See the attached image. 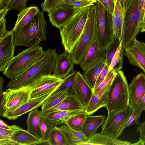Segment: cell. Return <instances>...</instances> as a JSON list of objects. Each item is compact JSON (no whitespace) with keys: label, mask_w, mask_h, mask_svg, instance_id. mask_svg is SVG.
Here are the masks:
<instances>
[{"label":"cell","mask_w":145,"mask_h":145,"mask_svg":"<svg viewBox=\"0 0 145 145\" xmlns=\"http://www.w3.org/2000/svg\"><path fill=\"white\" fill-rule=\"evenodd\" d=\"M133 105L130 103L125 108L112 114H108L102 125L101 133L118 138L125 129V127L132 114Z\"/></svg>","instance_id":"9"},{"label":"cell","mask_w":145,"mask_h":145,"mask_svg":"<svg viewBox=\"0 0 145 145\" xmlns=\"http://www.w3.org/2000/svg\"><path fill=\"white\" fill-rule=\"evenodd\" d=\"M72 0H58L53 9L59 7L63 5H68Z\"/></svg>","instance_id":"51"},{"label":"cell","mask_w":145,"mask_h":145,"mask_svg":"<svg viewBox=\"0 0 145 145\" xmlns=\"http://www.w3.org/2000/svg\"><path fill=\"white\" fill-rule=\"evenodd\" d=\"M140 31L141 32H145V24L142 28L140 30Z\"/></svg>","instance_id":"56"},{"label":"cell","mask_w":145,"mask_h":145,"mask_svg":"<svg viewBox=\"0 0 145 145\" xmlns=\"http://www.w3.org/2000/svg\"><path fill=\"white\" fill-rule=\"evenodd\" d=\"M64 132L68 140V145H78L86 142L88 138L81 131L74 130L65 123L60 127Z\"/></svg>","instance_id":"29"},{"label":"cell","mask_w":145,"mask_h":145,"mask_svg":"<svg viewBox=\"0 0 145 145\" xmlns=\"http://www.w3.org/2000/svg\"><path fill=\"white\" fill-rule=\"evenodd\" d=\"M58 56L56 49H48L42 57L27 72L16 79L11 80L7 87L16 89L30 86L40 77L52 74Z\"/></svg>","instance_id":"1"},{"label":"cell","mask_w":145,"mask_h":145,"mask_svg":"<svg viewBox=\"0 0 145 145\" xmlns=\"http://www.w3.org/2000/svg\"><path fill=\"white\" fill-rule=\"evenodd\" d=\"M86 107L73 93H69L61 102L51 108L40 111V114L45 116L54 112L61 111H85Z\"/></svg>","instance_id":"15"},{"label":"cell","mask_w":145,"mask_h":145,"mask_svg":"<svg viewBox=\"0 0 145 145\" xmlns=\"http://www.w3.org/2000/svg\"><path fill=\"white\" fill-rule=\"evenodd\" d=\"M47 141L50 145H68L67 139L64 132L56 126L50 131Z\"/></svg>","instance_id":"31"},{"label":"cell","mask_w":145,"mask_h":145,"mask_svg":"<svg viewBox=\"0 0 145 145\" xmlns=\"http://www.w3.org/2000/svg\"><path fill=\"white\" fill-rule=\"evenodd\" d=\"M123 9L125 11L129 3L130 0H120Z\"/></svg>","instance_id":"54"},{"label":"cell","mask_w":145,"mask_h":145,"mask_svg":"<svg viewBox=\"0 0 145 145\" xmlns=\"http://www.w3.org/2000/svg\"><path fill=\"white\" fill-rule=\"evenodd\" d=\"M96 13L95 4L91 6L82 33L70 54L74 64H79L82 61L95 39Z\"/></svg>","instance_id":"6"},{"label":"cell","mask_w":145,"mask_h":145,"mask_svg":"<svg viewBox=\"0 0 145 145\" xmlns=\"http://www.w3.org/2000/svg\"><path fill=\"white\" fill-rule=\"evenodd\" d=\"M74 10L73 7L65 4L52 9L48 12V15L52 24L59 28L72 15Z\"/></svg>","instance_id":"19"},{"label":"cell","mask_w":145,"mask_h":145,"mask_svg":"<svg viewBox=\"0 0 145 145\" xmlns=\"http://www.w3.org/2000/svg\"><path fill=\"white\" fill-rule=\"evenodd\" d=\"M125 11L120 0H117L112 15V22L115 35L121 41L124 24Z\"/></svg>","instance_id":"24"},{"label":"cell","mask_w":145,"mask_h":145,"mask_svg":"<svg viewBox=\"0 0 145 145\" xmlns=\"http://www.w3.org/2000/svg\"><path fill=\"white\" fill-rule=\"evenodd\" d=\"M6 20L5 17L0 19V40L7 33L6 27Z\"/></svg>","instance_id":"47"},{"label":"cell","mask_w":145,"mask_h":145,"mask_svg":"<svg viewBox=\"0 0 145 145\" xmlns=\"http://www.w3.org/2000/svg\"><path fill=\"white\" fill-rule=\"evenodd\" d=\"M139 3L142 23L145 12V0H139Z\"/></svg>","instance_id":"48"},{"label":"cell","mask_w":145,"mask_h":145,"mask_svg":"<svg viewBox=\"0 0 145 145\" xmlns=\"http://www.w3.org/2000/svg\"><path fill=\"white\" fill-rule=\"evenodd\" d=\"M69 93L68 89L53 93L41 105V110L50 109L57 105L65 99Z\"/></svg>","instance_id":"32"},{"label":"cell","mask_w":145,"mask_h":145,"mask_svg":"<svg viewBox=\"0 0 145 145\" xmlns=\"http://www.w3.org/2000/svg\"><path fill=\"white\" fill-rule=\"evenodd\" d=\"M98 1L102 4L109 14H112L116 5L114 0H98Z\"/></svg>","instance_id":"43"},{"label":"cell","mask_w":145,"mask_h":145,"mask_svg":"<svg viewBox=\"0 0 145 145\" xmlns=\"http://www.w3.org/2000/svg\"><path fill=\"white\" fill-rule=\"evenodd\" d=\"M91 6L74 8L72 15L59 28L65 51L69 54L82 33Z\"/></svg>","instance_id":"2"},{"label":"cell","mask_w":145,"mask_h":145,"mask_svg":"<svg viewBox=\"0 0 145 145\" xmlns=\"http://www.w3.org/2000/svg\"><path fill=\"white\" fill-rule=\"evenodd\" d=\"M106 49L102 48L94 39L85 57L79 64L85 71L99 61L106 57Z\"/></svg>","instance_id":"17"},{"label":"cell","mask_w":145,"mask_h":145,"mask_svg":"<svg viewBox=\"0 0 145 145\" xmlns=\"http://www.w3.org/2000/svg\"><path fill=\"white\" fill-rule=\"evenodd\" d=\"M43 11H40L25 25L14 31V45L28 48L39 46L42 41L46 40L48 32Z\"/></svg>","instance_id":"3"},{"label":"cell","mask_w":145,"mask_h":145,"mask_svg":"<svg viewBox=\"0 0 145 145\" xmlns=\"http://www.w3.org/2000/svg\"><path fill=\"white\" fill-rule=\"evenodd\" d=\"M85 111H61L54 112L44 116L55 126L64 123L73 116Z\"/></svg>","instance_id":"30"},{"label":"cell","mask_w":145,"mask_h":145,"mask_svg":"<svg viewBox=\"0 0 145 145\" xmlns=\"http://www.w3.org/2000/svg\"><path fill=\"white\" fill-rule=\"evenodd\" d=\"M21 128L14 125L13 127L10 129H6L0 128V141L10 139L14 134Z\"/></svg>","instance_id":"40"},{"label":"cell","mask_w":145,"mask_h":145,"mask_svg":"<svg viewBox=\"0 0 145 145\" xmlns=\"http://www.w3.org/2000/svg\"><path fill=\"white\" fill-rule=\"evenodd\" d=\"M77 72L76 71L74 70L64 79L61 84L53 93L66 89L69 90V93H73V87Z\"/></svg>","instance_id":"35"},{"label":"cell","mask_w":145,"mask_h":145,"mask_svg":"<svg viewBox=\"0 0 145 145\" xmlns=\"http://www.w3.org/2000/svg\"><path fill=\"white\" fill-rule=\"evenodd\" d=\"M28 0H13L8 8L9 10H16L19 12L26 8Z\"/></svg>","instance_id":"42"},{"label":"cell","mask_w":145,"mask_h":145,"mask_svg":"<svg viewBox=\"0 0 145 145\" xmlns=\"http://www.w3.org/2000/svg\"><path fill=\"white\" fill-rule=\"evenodd\" d=\"M40 111L37 108L29 112L26 120V123L27 131L41 140V133L40 128Z\"/></svg>","instance_id":"27"},{"label":"cell","mask_w":145,"mask_h":145,"mask_svg":"<svg viewBox=\"0 0 145 145\" xmlns=\"http://www.w3.org/2000/svg\"><path fill=\"white\" fill-rule=\"evenodd\" d=\"M130 104L129 85L122 71L117 72L108 90L105 107L108 114L120 111Z\"/></svg>","instance_id":"5"},{"label":"cell","mask_w":145,"mask_h":145,"mask_svg":"<svg viewBox=\"0 0 145 145\" xmlns=\"http://www.w3.org/2000/svg\"><path fill=\"white\" fill-rule=\"evenodd\" d=\"M73 93L86 108L93 94V89L88 84L83 75L79 71L77 72Z\"/></svg>","instance_id":"16"},{"label":"cell","mask_w":145,"mask_h":145,"mask_svg":"<svg viewBox=\"0 0 145 145\" xmlns=\"http://www.w3.org/2000/svg\"><path fill=\"white\" fill-rule=\"evenodd\" d=\"M42 141L27 130L22 129L16 131L9 140L0 141V145H39Z\"/></svg>","instance_id":"20"},{"label":"cell","mask_w":145,"mask_h":145,"mask_svg":"<svg viewBox=\"0 0 145 145\" xmlns=\"http://www.w3.org/2000/svg\"><path fill=\"white\" fill-rule=\"evenodd\" d=\"M87 116L86 112L84 111L73 116L64 123L72 129L81 131Z\"/></svg>","instance_id":"34"},{"label":"cell","mask_w":145,"mask_h":145,"mask_svg":"<svg viewBox=\"0 0 145 145\" xmlns=\"http://www.w3.org/2000/svg\"><path fill=\"white\" fill-rule=\"evenodd\" d=\"M129 88L130 103L133 105L145 94V74L141 72L134 77Z\"/></svg>","instance_id":"21"},{"label":"cell","mask_w":145,"mask_h":145,"mask_svg":"<svg viewBox=\"0 0 145 145\" xmlns=\"http://www.w3.org/2000/svg\"><path fill=\"white\" fill-rule=\"evenodd\" d=\"M96 18L95 39L103 48L106 49L117 36L115 34L112 20L107 22L105 9L99 1L95 4Z\"/></svg>","instance_id":"8"},{"label":"cell","mask_w":145,"mask_h":145,"mask_svg":"<svg viewBox=\"0 0 145 145\" xmlns=\"http://www.w3.org/2000/svg\"><path fill=\"white\" fill-rule=\"evenodd\" d=\"M136 104L143 111H145V94L137 102Z\"/></svg>","instance_id":"50"},{"label":"cell","mask_w":145,"mask_h":145,"mask_svg":"<svg viewBox=\"0 0 145 145\" xmlns=\"http://www.w3.org/2000/svg\"><path fill=\"white\" fill-rule=\"evenodd\" d=\"M9 10L8 8L0 9V19L5 17Z\"/></svg>","instance_id":"53"},{"label":"cell","mask_w":145,"mask_h":145,"mask_svg":"<svg viewBox=\"0 0 145 145\" xmlns=\"http://www.w3.org/2000/svg\"><path fill=\"white\" fill-rule=\"evenodd\" d=\"M30 86L13 89L8 88L3 92V102L0 103V116L16 109L29 99Z\"/></svg>","instance_id":"10"},{"label":"cell","mask_w":145,"mask_h":145,"mask_svg":"<svg viewBox=\"0 0 145 145\" xmlns=\"http://www.w3.org/2000/svg\"><path fill=\"white\" fill-rule=\"evenodd\" d=\"M145 24V12L144 14V16L142 21V22L140 24V31L142 28L144 26Z\"/></svg>","instance_id":"55"},{"label":"cell","mask_w":145,"mask_h":145,"mask_svg":"<svg viewBox=\"0 0 145 145\" xmlns=\"http://www.w3.org/2000/svg\"><path fill=\"white\" fill-rule=\"evenodd\" d=\"M63 80V79L57 77L53 74L40 77L30 86L29 99L36 98L47 93H53Z\"/></svg>","instance_id":"11"},{"label":"cell","mask_w":145,"mask_h":145,"mask_svg":"<svg viewBox=\"0 0 145 145\" xmlns=\"http://www.w3.org/2000/svg\"><path fill=\"white\" fill-rule=\"evenodd\" d=\"M98 0H72L68 5L74 8L95 5Z\"/></svg>","instance_id":"41"},{"label":"cell","mask_w":145,"mask_h":145,"mask_svg":"<svg viewBox=\"0 0 145 145\" xmlns=\"http://www.w3.org/2000/svg\"><path fill=\"white\" fill-rule=\"evenodd\" d=\"M58 0H44L41 7L43 12H49L54 8Z\"/></svg>","instance_id":"44"},{"label":"cell","mask_w":145,"mask_h":145,"mask_svg":"<svg viewBox=\"0 0 145 145\" xmlns=\"http://www.w3.org/2000/svg\"><path fill=\"white\" fill-rule=\"evenodd\" d=\"M106 117L102 115H88L83 126L81 132L88 138L96 133L99 127L102 125Z\"/></svg>","instance_id":"25"},{"label":"cell","mask_w":145,"mask_h":145,"mask_svg":"<svg viewBox=\"0 0 145 145\" xmlns=\"http://www.w3.org/2000/svg\"><path fill=\"white\" fill-rule=\"evenodd\" d=\"M13 29L0 40V71H4L14 56L15 45Z\"/></svg>","instance_id":"13"},{"label":"cell","mask_w":145,"mask_h":145,"mask_svg":"<svg viewBox=\"0 0 145 145\" xmlns=\"http://www.w3.org/2000/svg\"><path fill=\"white\" fill-rule=\"evenodd\" d=\"M117 73V72L114 71H110L105 79L93 89V93H96L99 91L111 82L116 76Z\"/></svg>","instance_id":"39"},{"label":"cell","mask_w":145,"mask_h":145,"mask_svg":"<svg viewBox=\"0 0 145 145\" xmlns=\"http://www.w3.org/2000/svg\"><path fill=\"white\" fill-rule=\"evenodd\" d=\"M40 124L41 133V140L47 141L50 131L55 126L52 122L41 115L40 114Z\"/></svg>","instance_id":"36"},{"label":"cell","mask_w":145,"mask_h":145,"mask_svg":"<svg viewBox=\"0 0 145 145\" xmlns=\"http://www.w3.org/2000/svg\"><path fill=\"white\" fill-rule=\"evenodd\" d=\"M124 52V49L122 46V41H121L109 66L108 74L112 70L117 72L121 70L123 67Z\"/></svg>","instance_id":"33"},{"label":"cell","mask_w":145,"mask_h":145,"mask_svg":"<svg viewBox=\"0 0 145 145\" xmlns=\"http://www.w3.org/2000/svg\"><path fill=\"white\" fill-rule=\"evenodd\" d=\"M137 145V143H131L126 141L119 140L106 134L96 133L88 138L85 142L78 145Z\"/></svg>","instance_id":"23"},{"label":"cell","mask_w":145,"mask_h":145,"mask_svg":"<svg viewBox=\"0 0 145 145\" xmlns=\"http://www.w3.org/2000/svg\"><path fill=\"white\" fill-rule=\"evenodd\" d=\"M129 63L140 68L145 74V43L136 39L124 49Z\"/></svg>","instance_id":"12"},{"label":"cell","mask_w":145,"mask_h":145,"mask_svg":"<svg viewBox=\"0 0 145 145\" xmlns=\"http://www.w3.org/2000/svg\"><path fill=\"white\" fill-rule=\"evenodd\" d=\"M45 53L42 47L39 46L23 50L12 58L3 74L11 80L16 79L27 72Z\"/></svg>","instance_id":"4"},{"label":"cell","mask_w":145,"mask_h":145,"mask_svg":"<svg viewBox=\"0 0 145 145\" xmlns=\"http://www.w3.org/2000/svg\"><path fill=\"white\" fill-rule=\"evenodd\" d=\"M112 81L99 91L93 93L85 111L88 116L91 115L100 108L105 107L108 90Z\"/></svg>","instance_id":"22"},{"label":"cell","mask_w":145,"mask_h":145,"mask_svg":"<svg viewBox=\"0 0 145 145\" xmlns=\"http://www.w3.org/2000/svg\"><path fill=\"white\" fill-rule=\"evenodd\" d=\"M106 64L105 59H102L84 72L82 74L89 85L93 89L98 78Z\"/></svg>","instance_id":"28"},{"label":"cell","mask_w":145,"mask_h":145,"mask_svg":"<svg viewBox=\"0 0 145 145\" xmlns=\"http://www.w3.org/2000/svg\"><path fill=\"white\" fill-rule=\"evenodd\" d=\"M141 23L139 0H130L124 15L121 40L124 49L136 39Z\"/></svg>","instance_id":"7"},{"label":"cell","mask_w":145,"mask_h":145,"mask_svg":"<svg viewBox=\"0 0 145 145\" xmlns=\"http://www.w3.org/2000/svg\"><path fill=\"white\" fill-rule=\"evenodd\" d=\"M53 93H47L36 98L29 99L14 110L3 114L2 116L9 120H14L23 114L41 106L44 101Z\"/></svg>","instance_id":"14"},{"label":"cell","mask_w":145,"mask_h":145,"mask_svg":"<svg viewBox=\"0 0 145 145\" xmlns=\"http://www.w3.org/2000/svg\"><path fill=\"white\" fill-rule=\"evenodd\" d=\"M13 0H0V9L8 8Z\"/></svg>","instance_id":"49"},{"label":"cell","mask_w":145,"mask_h":145,"mask_svg":"<svg viewBox=\"0 0 145 145\" xmlns=\"http://www.w3.org/2000/svg\"><path fill=\"white\" fill-rule=\"evenodd\" d=\"M133 106V110L126 125L125 129L132 125H138L140 123V116L143 111L137 104H135Z\"/></svg>","instance_id":"38"},{"label":"cell","mask_w":145,"mask_h":145,"mask_svg":"<svg viewBox=\"0 0 145 145\" xmlns=\"http://www.w3.org/2000/svg\"><path fill=\"white\" fill-rule=\"evenodd\" d=\"M74 64L70 54L65 51L63 53L58 55L53 74L57 77L64 79L74 71Z\"/></svg>","instance_id":"18"},{"label":"cell","mask_w":145,"mask_h":145,"mask_svg":"<svg viewBox=\"0 0 145 145\" xmlns=\"http://www.w3.org/2000/svg\"><path fill=\"white\" fill-rule=\"evenodd\" d=\"M14 125H8L2 120H0V128L6 129H10L12 128Z\"/></svg>","instance_id":"52"},{"label":"cell","mask_w":145,"mask_h":145,"mask_svg":"<svg viewBox=\"0 0 145 145\" xmlns=\"http://www.w3.org/2000/svg\"><path fill=\"white\" fill-rule=\"evenodd\" d=\"M136 132L139 133V140L145 144V121L140 123L135 127Z\"/></svg>","instance_id":"45"},{"label":"cell","mask_w":145,"mask_h":145,"mask_svg":"<svg viewBox=\"0 0 145 145\" xmlns=\"http://www.w3.org/2000/svg\"><path fill=\"white\" fill-rule=\"evenodd\" d=\"M121 42V41L116 36L106 49V55L105 59L106 64L109 66Z\"/></svg>","instance_id":"37"},{"label":"cell","mask_w":145,"mask_h":145,"mask_svg":"<svg viewBox=\"0 0 145 145\" xmlns=\"http://www.w3.org/2000/svg\"><path fill=\"white\" fill-rule=\"evenodd\" d=\"M109 67L108 65L105 64L98 78L95 86L99 84L106 78L108 74Z\"/></svg>","instance_id":"46"},{"label":"cell","mask_w":145,"mask_h":145,"mask_svg":"<svg viewBox=\"0 0 145 145\" xmlns=\"http://www.w3.org/2000/svg\"><path fill=\"white\" fill-rule=\"evenodd\" d=\"M39 8L34 5L26 7L20 12L13 29L15 31L20 29L30 22L39 12Z\"/></svg>","instance_id":"26"},{"label":"cell","mask_w":145,"mask_h":145,"mask_svg":"<svg viewBox=\"0 0 145 145\" xmlns=\"http://www.w3.org/2000/svg\"><path fill=\"white\" fill-rule=\"evenodd\" d=\"M114 0V2H115V3H116V1H117V0Z\"/></svg>","instance_id":"57"}]
</instances>
